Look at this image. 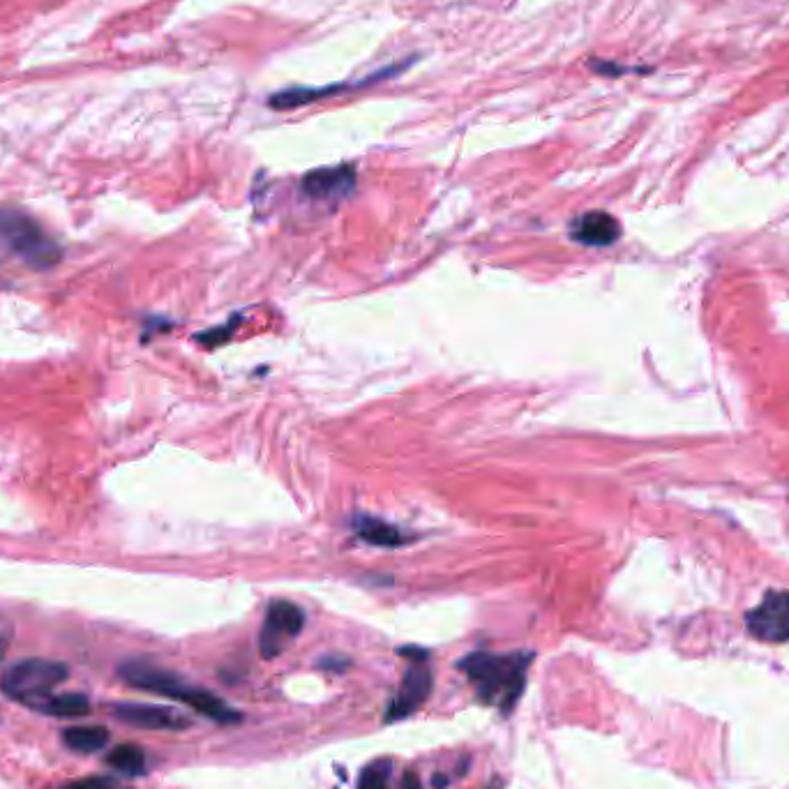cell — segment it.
Masks as SVG:
<instances>
[{"label": "cell", "mask_w": 789, "mask_h": 789, "mask_svg": "<svg viewBox=\"0 0 789 789\" xmlns=\"http://www.w3.org/2000/svg\"><path fill=\"white\" fill-rule=\"evenodd\" d=\"M118 674L127 686L183 702L204 718L215 720V723L231 725L243 720V713L231 709L217 695L208 693L204 688L190 686V683H185L183 676L148 663V660H125V663H120Z\"/></svg>", "instance_id": "obj_1"}, {"label": "cell", "mask_w": 789, "mask_h": 789, "mask_svg": "<svg viewBox=\"0 0 789 789\" xmlns=\"http://www.w3.org/2000/svg\"><path fill=\"white\" fill-rule=\"evenodd\" d=\"M529 653L515 656H494V653L476 651L464 656L457 667L476 683L478 695L483 702H494V697H503V711H510L520 700L526 686V670H529Z\"/></svg>", "instance_id": "obj_2"}, {"label": "cell", "mask_w": 789, "mask_h": 789, "mask_svg": "<svg viewBox=\"0 0 789 789\" xmlns=\"http://www.w3.org/2000/svg\"><path fill=\"white\" fill-rule=\"evenodd\" d=\"M0 252L33 270H49L63 259V247L26 210L0 206Z\"/></svg>", "instance_id": "obj_3"}, {"label": "cell", "mask_w": 789, "mask_h": 789, "mask_svg": "<svg viewBox=\"0 0 789 789\" xmlns=\"http://www.w3.org/2000/svg\"><path fill=\"white\" fill-rule=\"evenodd\" d=\"M65 663H58V660H44V658H26L14 663L12 667H7L0 676V690L7 697H12L14 702H21L35 709L44 697H49L54 693V688L58 683H63L67 679Z\"/></svg>", "instance_id": "obj_4"}, {"label": "cell", "mask_w": 789, "mask_h": 789, "mask_svg": "<svg viewBox=\"0 0 789 789\" xmlns=\"http://www.w3.org/2000/svg\"><path fill=\"white\" fill-rule=\"evenodd\" d=\"M303 623L305 614L298 605L289 603V600H273L268 605L266 621L261 628V656L266 660L280 656L284 646L303 630Z\"/></svg>", "instance_id": "obj_5"}, {"label": "cell", "mask_w": 789, "mask_h": 789, "mask_svg": "<svg viewBox=\"0 0 789 789\" xmlns=\"http://www.w3.org/2000/svg\"><path fill=\"white\" fill-rule=\"evenodd\" d=\"M748 633L760 642H789V591H769L755 610L746 614Z\"/></svg>", "instance_id": "obj_6"}, {"label": "cell", "mask_w": 789, "mask_h": 789, "mask_svg": "<svg viewBox=\"0 0 789 789\" xmlns=\"http://www.w3.org/2000/svg\"><path fill=\"white\" fill-rule=\"evenodd\" d=\"M432 693V670L427 667L425 660H411L407 674H404L402 686L397 690L393 704L386 713L388 723L393 720H404L411 713H416L420 706L427 702V697Z\"/></svg>", "instance_id": "obj_7"}, {"label": "cell", "mask_w": 789, "mask_h": 789, "mask_svg": "<svg viewBox=\"0 0 789 789\" xmlns=\"http://www.w3.org/2000/svg\"><path fill=\"white\" fill-rule=\"evenodd\" d=\"M111 713L120 723L139 727V730H187L190 727V720L183 713L167 709V706L120 702L111 704Z\"/></svg>", "instance_id": "obj_8"}, {"label": "cell", "mask_w": 789, "mask_h": 789, "mask_svg": "<svg viewBox=\"0 0 789 789\" xmlns=\"http://www.w3.org/2000/svg\"><path fill=\"white\" fill-rule=\"evenodd\" d=\"M397 70H400V65L388 67V70H381L377 74H372V77L360 79V81H356V84H335V86H328V88H291V90H282V93H277V95L270 97V107H273V109H296V107H300V104L321 100V97H330V95H337V93H349V90H353V88L379 84V81L390 77V74H397Z\"/></svg>", "instance_id": "obj_9"}, {"label": "cell", "mask_w": 789, "mask_h": 789, "mask_svg": "<svg viewBox=\"0 0 789 789\" xmlns=\"http://www.w3.org/2000/svg\"><path fill=\"white\" fill-rule=\"evenodd\" d=\"M356 187V171L353 167H328L310 171L303 178V192L312 199H344Z\"/></svg>", "instance_id": "obj_10"}, {"label": "cell", "mask_w": 789, "mask_h": 789, "mask_svg": "<svg viewBox=\"0 0 789 789\" xmlns=\"http://www.w3.org/2000/svg\"><path fill=\"white\" fill-rule=\"evenodd\" d=\"M573 238L589 247H607L621 238V224L605 210H591L573 222Z\"/></svg>", "instance_id": "obj_11"}, {"label": "cell", "mask_w": 789, "mask_h": 789, "mask_svg": "<svg viewBox=\"0 0 789 789\" xmlns=\"http://www.w3.org/2000/svg\"><path fill=\"white\" fill-rule=\"evenodd\" d=\"M353 531H356V536L363 538L365 543L377 547H402L409 543V536L402 529L372 515L353 517Z\"/></svg>", "instance_id": "obj_12"}, {"label": "cell", "mask_w": 789, "mask_h": 789, "mask_svg": "<svg viewBox=\"0 0 789 789\" xmlns=\"http://www.w3.org/2000/svg\"><path fill=\"white\" fill-rule=\"evenodd\" d=\"M35 711L40 713H47V716H56V718H81V716H88L90 713V702L86 695H79V693H70V695H54L51 693L49 697H44V700L35 706Z\"/></svg>", "instance_id": "obj_13"}, {"label": "cell", "mask_w": 789, "mask_h": 789, "mask_svg": "<svg viewBox=\"0 0 789 789\" xmlns=\"http://www.w3.org/2000/svg\"><path fill=\"white\" fill-rule=\"evenodd\" d=\"M63 741L67 748L77 750V753H97L109 743V730L102 725L70 727L63 732Z\"/></svg>", "instance_id": "obj_14"}, {"label": "cell", "mask_w": 789, "mask_h": 789, "mask_svg": "<svg viewBox=\"0 0 789 789\" xmlns=\"http://www.w3.org/2000/svg\"><path fill=\"white\" fill-rule=\"evenodd\" d=\"M107 764L125 776H141L146 771V753L134 743H123L107 755Z\"/></svg>", "instance_id": "obj_15"}, {"label": "cell", "mask_w": 789, "mask_h": 789, "mask_svg": "<svg viewBox=\"0 0 789 789\" xmlns=\"http://www.w3.org/2000/svg\"><path fill=\"white\" fill-rule=\"evenodd\" d=\"M390 771H393V762L390 760H379L370 764L360 773L358 789H388Z\"/></svg>", "instance_id": "obj_16"}, {"label": "cell", "mask_w": 789, "mask_h": 789, "mask_svg": "<svg viewBox=\"0 0 789 789\" xmlns=\"http://www.w3.org/2000/svg\"><path fill=\"white\" fill-rule=\"evenodd\" d=\"M60 789H111V780L107 778H84V780H77V783L72 785H65Z\"/></svg>", "instance_id": "obj_17"}, {"label": "cell", "mask_w": 789, "mask_h": 789, "mask_svg": "<svg viewBox=\"0 0 789 789\" xmlns=\"http://www.w3.org/2000/svg\"><path fill=\"white\" fill-rule=\"evenodd\" d=\"M319 667L323 670H333V672H342L349 667V660H340V658H326V660H319Z\"/></svg>", "instance_id": "obj_18"}, {"label": "cell", "mask_w": 789, "mask_h": 789, "mask_svg": "<svg viewBox=\"0 0 789 789\" xmlns=\"http://www.w3.org/2000/svg\"><path fill=\"white\" fill-rule=\"evenodd\" d=\"M402 789H423V783H420L418 773L416 771H407L402 776Z\"/></svg>", "instance_id": "obj_19"}, {"label": "cell", "mask_w": 789, "mask_h": 789, "mask_svg": "<svg viewBox=\"0 0 789 789\" xmlns=\"http://www.w3.org/2000/svg\"><path fill=\"white\" fill-rule=\"evenodd\" d=\"M448 783H450V780H448V778H443V776H434V780H432V785L437 787V789H443Z\"/></svg>", "instance_id": "obj_20"}, {"label": "cell", "mask_w": 789, "mask_h": 789, "mask_svg": "<svg viewBox=\"0 0 789 789\" xmlns=\"http://www.w3.org/2000/svg\"><path fill=\"white\" fill-rule=\"evenodd\" d=\"M5 651H7V642L3 640V637H0V660H3V656H5Z\"/></svg>", "instance_id": "obj_21"}, {"label": "cell", "mask_w": 789, "mask_h": 789, "mask_svg": "<svg viewBox=\"0 0 789 789\" xmlns=\"http://www.w3.org/2000/svg\"><path fill=\"white\" fill-rule=\"evenodd\" d=\"M490 789H499V785H494V787H490Z\"/></svg>", "instance_id": "obj_22"}]
</instances>
